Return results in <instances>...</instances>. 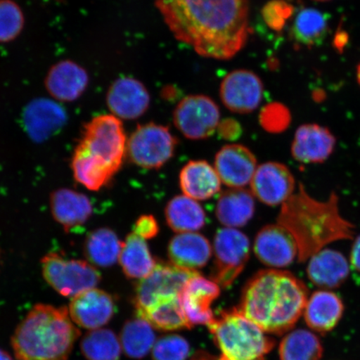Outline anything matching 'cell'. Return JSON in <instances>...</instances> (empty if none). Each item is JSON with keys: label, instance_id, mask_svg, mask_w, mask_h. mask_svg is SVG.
Returning <instances> with one entry per match:
<instances>
[{"label": "cell", "instance_id": "83f0119b", "mask_svg": "<svg viewBox=\"0 0 360 360\" xmlns=\"http://www.w3.org/2000/svg\"><path fill=\"white\" fill-rule=\"evenodd\" d=\"M119 261L126 276L139 281L150 276L157 264L146 240L134 232L123 242Z\"/></svg>", "mask_w": 360, "mask_h": 360}, {"label": "cell", "instance_id": "6da1fadb", "mask_svg": "<svg viewBox=\"0 0 360 360\" xmlns=\"http://www.w3.org/2000/svg\"><path fill=\"white\" fill-rule=\"evenodd\" d=\"M174 38L198 55L231 60L250 34L249 0H155Z\"/></svg>", "mask_w": 360, "mask_h": 360}, {"label": "cell", "instance_id": "bcb514c9", "mask_svg": "<svg viewBox=\"0 0 360 360\" xmlns=\"http://www.w3.org/2000/svg\"><path fill=\"white\" fill-rule=\"evenodd\" d=\"M314 1H317V2H327V1H330V0H314Z\"/></svg>", "mask_w": 360, "mask_h": 360}, {"label": "cell", "instance_id": "4316f807", "mask_svg": "<svg viewBox=\"0 0 360 360\" xmlns=\"http://www.w3.org/2000/svg\"><path fill=\"white\" fill-rule=\"evenodd\" d=\"M255 210L254 195L243 188L224 191L216 205L219 221L227 228L245 226L253 218Z\"/></svg>", "mask_w": 360, "mask_h": 360}, {"label": "cell", "instance_id": "5b68a950", "mask_svg": "<svg viewBox=\"0 0 360 360\" xmlns=\"http://www.w3.org/2000/svg\"><path fill=\"white\" fill-rule=\"evenodd\" d=\"M79 335L69 309L39 304L18 326L11 345L19 360H67Z\"/></svg>", "mask_w": 360, "mask_h": 360}, {"label": "cell", "instance_id": "52a82bcc", "mask_svg": "<svg viewBox=\"0 0 360 360\" xmlns=\"http://www.w3.org/2000/svg\"><path fill=\"white\" fill-rule=\"evenodd\" d=\"M41 267L45 281L58 294L72 298L96 288L101 280L100 272L88 261L67 259L57 253L45 255Z\"/></svg>", "mask_w": 360, "mask_h": 360}, {"label": "cell", "instance_id": "f35d334b", "mask_svg": "<svg viewBox=\"0 0 360 360\" xmlns=\"http://www.w3.org/2000/svg\"><path fill=\"white\" fill-rule=\"evenodd\" d=\"M290 122V112L285 106L273 103L265 108L260 117V123L269 132L283 131Z\"/></svg>", "mask_w": 360, "mask_h": 360}, {"label": "cell", "instance_id": "f6af8a7d", "mask_svg": "<svg viewBox=\"0 0 360 360\" xmlns=\"http://www.w3.org/2000/svg\"><path fill=\"white\" fill-rule=\"evenodd\" d=\"M357 79H358V82L360 85V64L359 65L358 70H357Z\"/></svg>", "mask_w": 360, "mask_h": 360}, {"label": "cell", "instance_id": "44dd1931", "mask_svg": "<svg viewBox=\"0 0 360 360\" xmlns=\"http://www.w3.org/2000/svg\"><path fill=\"white\" fill-rule=\"evenodd\" d=\"M335 142L334 135L328 129L314 124H304L295 133L292 155L301 163H322L334 151Z\"/></svg>", "mask_w": 360, "mask_h": 360}, {"label": "cell", "instance_id": "8992f818", "mask_svg": "<svg viewBox=\"0 0 360 360\" xmlns=\"http://www.w3.org/2000/svg\"><path fill=\"white\" fill-rule=\"evenodd\" d=\"M208 326L215 345L229 360L259 359L276 345L272 338L238 309L221 312Z\"/></svg>", "mask_w": 360, "mask_h": 360}, {"label": "cell", "instance_id": "3957f363", "mask_svg": "<svg viewBox=\"0 0 360 360\" xmlns=\"http://www.w3.org/2000/svg\"><path fill=\"white\" fill-rule=\"evenodd\" d=\"M277 222L295 238L300 262L332 243L350 240L354 233V225L340 212L335 193L328 200L319 201L305 191L302 184L298 192L283 202Z\"/></svg>", "mask_w": 360, "mask_h": 360}, {"label": "cell", "instance_id": "4fadbf2b", "mask_svg": "<svg viewBox=\"0 0 360 360\" xmlns=\"http://www.w3.org/2000/svg\"><path fill=\"white\" fill-rule=\"evenodd\" d=\"M67 112L58 102L46 98H35L22 111L21 124L33 141H48L65 127Z\"/></svg>", "mask_w": 360, "mask_h": 360}, {"label": "cell", "instance_id": "ffe728a7", "mask_svg": "<svg viewBox=\"0 0 360 360\" xmlns=\"http://www.w3.org/2000/svg\"><path fill=\"white\" fill-rule=\"evenodd\" d=\"M220 295V288L213 281L200 276H193L182 291L181 303L184 314L191 326L196 325L210 326L214 321L211 304Z\"/></svg>", "mask_w": 360, "mask_h": 360}, {"label": "cell", "instance_id": "d6a6232c", "mask_svg": "<svg viewBox=\"0 0 360 360\" xmlns=\"http://www.w3.org/2000/svg\"><path fill=\"white\" fill-rule=\"evenodd\" d=\"M120 340L122 350L128 357L142 359L150 352L156 342L153 327L146 319H129L121 330Z\"/></svg>", "mask_w": 360, "mask_h": 360}, {"label": "cell", "instance_id": "ab89813d", "mask_svg": "<svg viewBox=\"0 0 360 360\" xmlns=\"http://www.w3.org/2000/svg\"><path fill=\"white\" fill-rule=\"evenodd\" d=\"M159 231V225L154 216L143 215L135 222L133 232L147 240L155 237Z\"/></svg>", "mask_w": 360, "mask_h": 360}, {"label": "cell", "instance_id": "8fae6325", "mask_svg": "<svg viewBox=\"0 0 360 360\" xmlns=\"http://www.w3.org/2000/svg\"><path fill=\"white\" fill-rule=\"evenodd\" d=\"M174 123L180 132L193 141L209 138L220 123V112L208 96H188L178 103L174 111Z\"/></svg>", "mask_w": 360, "mask_h": 360}, {"label": "cell", "instance_id": "e575fe53", "mask_svg": "<svg viewBox=\"0 0 360 360\" xmlns=\"http://www.w3.org/2000/svg\"><path fill=\"white\" fill-rule=\"evenodd\" d=\"M80 349L87 360H119L122 353L119 337L103 328L89 330L81 340Z\"/></svg>", "mask_w": 360, "mask_h": 360}, {"label": "cell", "instance_id": "74e56055", "mask_svg": "<svg viewBox=\"0 0 360 360\" xmlns=\"http://www.w3.org/2000/svg\"><path fill=\"white\" fill-rule=\"evenodd\" d=\"M294 13V7L285 0H273L264 6L263 17L267 25L274 30L280 31Z\"/></svg>", "mask_w": 360, "mask_h": 360}, {"label": "cell", "instance_id": "ba28073f", "mask_svg": "<svg viewBox=\"0 0 360 360\" xmlns=\"http://www.w3.org/2000/svg\"><path fill=\"white\" fill-rule=\"evenodd\" d=\"M177 143V139L165 126L141 124L127 139L126 156L139 167L159 169L174 156Z\"/></svg>", "mask_w": 360, "mask_h": 360}, {"label": "cell", "instance_id": "5bb4252c", "mask_svg": "<svg viewBox=\"0 0 360 360\" xmlns=\"http://www.w3.org/2000/svg\"><path fill=\"white\" fill-rule=\"evenodd\" d=\"M295 178L289 168L276 162L259 166L250 182L251 192L264 204L283 205L294 195Z\"/></svg>", "mask_w": 360, "mask_h": 360}, {"label": "cell", "instance_id": "8d00e7d4", "mask_svg": "<svg viewBox=\"0 0 360 360\" xmlns=\"http://www.w3.org/2000/svg\"><path fill=\"white\" fill-rule=\"evenodd\" d=\"M191 347L184 337L165 335L155 342L152 349L153 360H187Z\"/></svg>", "mask_w": 360, "mask_h": 360}, {"label": "cell", "instance_id": "7c38bea8", "mask_svg": "<svg viewBox=\"0 0 360 360\" xmlns=\"http://www.w3.org/2000/svg\"><path fill=\"white\" fill-rule=\"evenodd\" d=\"M264 85L254 72L237 70L225 76L220 85V98L229 110L249 114L262 101Z\"/></svg>", "mask_w": 360, "mask_h": 360}, {"label": "cell", "instance_id": "9c48e42d", "mask_svg": "<svg viewBox=\"0 0 360 360\" xmlns=\"http://www.w3.org/2000/svg\"><path fill=\"white\" fill-rule=\"evenodd\" d=\"M250 253V243L244 233L233 228L219 229L214 242L212 281L219 287L231 286L245 267Z\"/></svg>", "mask_w": 360, "mask_h": 360}, {"label": "cell", "instance_id": "60d3db41", "mask_svg": "<svg viewBox=\"0 0 360 360\" xmlns=\"http://www.w3.org/2000/svg\"><path fill=\"white\" fill-rule=\"evenodd\" d=\"M217 129L220 136L229 141L238 139L241 134L240 124L232 119L223 120L219 123Z\"/></svg>", "mask_w": 360, "mask_h": 360}, {"label": "cell", "instance_id": "4dcf8cb0", "mask_svg": "<svg viewBox=\"0 0 360 360\" xmlns=\"http://www.w3.org/2000/svg\"><path fill=\"white\" fill-rule=\"evenodd\" d=\"M137 316L146 319L152 327L160 330L174 331L192 328L184 314L180 296L160 300L143 311L137 312Z\"/></svg>", "mask_w": 360, "mask_h": 360}, {"label": "cell", "instance_id": "d4e9b609", "mask_svg": "<svg viewBox=\"0 0 360 360\" xmlns=\"http://www.w3.org/2000/svg\"><path fill=\"white\" fill-rule=\"evenodd\" d=\"M307 274L314 285L335 289L343 285L349 274V264L339 251L325 249L309 259Z\"/></svg>", "mask_w": 360, "mask_h": 360}, {"label": "cell", "instance_id": "d590c367", "mask_svg": "<svg viewBox=\"0 0 360 360\" xmlns=\"http://www.w3.org/2000/svg\"><path fill=\"white\" fill-rule=\"evenodd\" d=\"M22 8L13 0H0V43L16 39L25 27Z\"/></svg>", "mask_w": 360, "mask_h": 360}, {"label": "cell", "instance_id": "30bf717a", "mask_svg": "<svg viewBox=\"0 0 360 360\" xmlns=\"http://www.w3.org/2000/svg\"><path fill=\"white\" fill-rule=\"evenodd\" d=\"M198 274L158 261L150 276L137 283L134 301L136 311H143L160 300L181 296L187 282Z\"/></svg>", "mask_w": 360, "mask_h": 360}, {"label": "cell", "instance_id": "1f68e13d", "mask_svg": "<svg viewBox=\"0 0 360 360\" xmlns=\"http://www.w3.org/2000/svg\"><path fill=\"white\" fill-rule=\"evenodd\" d=\"M123 242L110 229L101 228L90 233L84 244L89 262L98 267L112 266L120 259Z\"/></svg>", "mask_w": 360, "mask_h": 360}, {"label": "cell", "instance_id": "2e32d148", "mask_svg": "<svg viewBox=\"0 0 360 360\" xmlns=\"http://www.w3.org/2000/svg\"><path fill=\"white\" fill-rule=\"evenodd\" d=\"M106 103L112 115L120 120H133L148 110L150 96L141 81L122 77L112 82L108 89Z\"/></svg>", "mask_w": 360, "mask_h": 360}, {"label": "cell", "instance_id": "f1b7e54d", "mask_svg": "<svg viewBox=\"0 0 360 360\" xmlns=\"http://www.w3.org/2000/svg\"><path fill=\"white\" fill-rule=\"evenodd\" d=\"M330 15L313 8H304L295 17L290 34L295 42L306 47L321 45L327 37Z\"/></svg>", "mask_w": 360, "mask_h": 360}, {"label": "cell", "instance_id": "484cf974", "mask_svg": "<svg viewBox=\"0 0 360 360\" xmlns=\"http://www.w3.org/2000/svg\"><path fill=\"white\" fill-rule=\"evenodd\" d=\"M179 184L184 195L195 200H206L219 192L221 180L208 162L193 160L180 172Z\"/></svg>", "mask_w": 360, "mask_h": 360}, {"label": "cell", "instance_id": "603a6c76", "mask_svg": "<svg viewBox=\"0 0 360 360\" xmlns=\"http://www.w3.org/2000/svg\"><path fill=\"white\" fill-rule=\"evenodd\" d=\"M344 311L345 305L339 295L330 290H319L306 304L304 321L311 330L326 334L337 326Z\"/></svg>", "mask_w": 360, "mask_h": 360}, {"label": "cell", "instance_id": "7a4b0ae2", "mask_svg": "<svg viewBox=\"0 0 360 360\" xmlns=\"http://www.w3.org/2000/svg\"><path fill=\"white\" fill-rule=\"evenodd\" d=\"M308 295L304 282L290 272L260 270L247 282L238 309L261 330L281 335L298 322Z\"/></svg>", "mask_w": 360, "mask_h": 360}, {"label": "cell", "instance_id": "ac0fdd59", "mask_svg": "<svg viewBox=\"0 0 360 360\" xmlns=\"http://www.w3.org/2000/svg\"><path fill=\"white\" fill-rule=\"evenodd\" d=\"M214 169L225 186L243 188L253 179L257 169V160L245 146L228 145L216 155Z\"/></svg>", "mask_w": 360, "mask_h": 360}, {"label": "cell", "instance_id": "7bdbcfd3", "mask_svg": "<svg viewBox=\"0 0 360 360\" xmlns=\"http://www.w3.org/2000/svg\"><path fill=\"white\" fill-rule=\"evenodd\" d=\"M191 360H229L226 357H224V355L220 357H215L213 355H211L206 352H202V351H200V352H197ZM256 360H264L263 358L256 359Z\"/></svg>", "mask_w": 360, "mask_h": 360}, {"label": "cell", "instance_id": "cb8c5ba5", "mask_svg": "<svg viewBox=\"0 0 360 360\" xmlns=\"http://www.w3.org/2000/svg\"><path fill=\"white\" fill-rule=\"evenodd\" d=\"M51 208L53 219L68 232L82 226L93 213L89 198L69 188H60L52 193Z\"/></svg>", "mask_w": 360, "mask_h": 360}, {"label": "cell", "instance_id": "836d02e7", "mask_svg": "<svg viewBox=\"0 0 360 360\" xmlns=\"http://www.w3.org/2000/svg\"><path fill=\"white\" fill-rule=\"evenodd\" d=\"M278 352L281 360H321L323 349L312 332L296 330L283 338Z\"/></svg>", "mask_w": 360, "mask_h": 360}, {"label": "cell", "instance_id": "9a60e30c", "mask_svg": "<svg viewBox=\"0 0 360 360\" xmlns=\"http://www.w3.org/2000/svg\"><path fill=\"white\" fill-rule=\"evenodd\" d=\"M69 313L76 326L98 330L114 317L115 303L109 292L93 288L72 298Z\"/></svg>", "mask_w": 360, "mask_h": 360}, {"label": "cell", "instance_id": "277c9868", "mask_svg": "<svg viewBox=\"0 0 360 360\" xmlns=\"http://www.w3.org/2000/svg\"><path fill=\"white\" fill-rule=\"evenodd\" d=\"M127 139L122 121L112 115L94 117L85 124L71 167L76 181L100 191L119 172L126 155Z\"/></svg>", "mask_w": 360, "mask_h": 360}, {"label": "cell", "instance_id": "7402d4cb", "mask_svg": "<svg viewBox=\"0 0 360 360\" xmlns=\"http://www.w3.org/2000/svg\"><path fill=\"white\" fill-rule=\"evenodd\" d=\"M211 255L212 247L208 238L195 232L179 233L171 238L168 246L170 263L192 271L204 268Z\"/></svg>", "mask_w": 360, "mask_h": 360}, {"label": "cell", "instance_id": "ee69618b", "mask_svg": "<svg viewBox=\"0 0 360 360\" xmlns=\"http://www.w3.org/2000/svg\"><path fill=\"white\" fill-rule=\"evenodd\" d=\"M0 360H13V359L6 351L0 349Z\"/></svg>", "mask_w": 360, "mask_h": 360}, {"label": "cell", "instance_id": "b9f144b4", "mask_svg": "<svg viewBox=\"0 0 360 360\" xmlns=\"http://www.w3.org/2000/svg\"><path fill=\"white\" fill-rule=\"evenodd\" d=\"M350 268L360 274V236L354 240L350 254Z\"/></svg>", "mask_w": 360, "mask_h": 360}, {"label": "cell", "instance_id": "e0dca14e", "mask_svg": "<svg viewBox=\"0 0 360 360\" xmlns=\"http://www.w3.org/2000/svg\"><path fill=\"white\" fill-rule=\"evenodd\" d=\"M254 250L260 262L272 268L289 266L298 256L295 238L281 225H267L255 238Z\"/></svg>", "mask_w": 360, "mask_h": 360}, {"label": "cell", "instance_id": "f546056e", "mask_svg": "<svg viewBox=\"0 0 360 360\" xmlns=\"http://www.w3.org/2000/svg\"><path fill=\"white\" fill-rule=\"evenodd\" d=\"M166 221L173 231L192 233L205 226L206 216L196 200L186 195L173 198L165 209Z\"/></svg>", "mask_w": 360, "mask_h": 360}, {"label": "cell", "instance_id": "d6986e66", "mask_svg": "<svg viewBox=\"0 0 360 360\" xmlns=\"http://www.w3.org/2000/svg\"><path fill=\"white\" fill-rule=\"evenodd\" d=\"M89 76L86 70L69 60L58 61L48 71L44 86L53 100L77 101L87 89Z\"/></svg>", "mask_w": 360, "mask_h": 360}]
</instances>
